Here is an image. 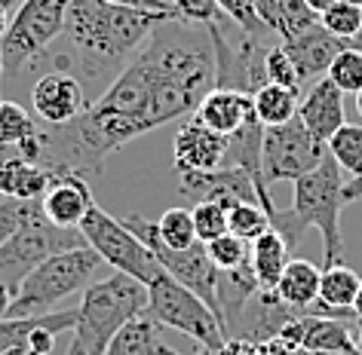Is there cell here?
Masks as SVG:
<instances>
[{"mask_svg": "<svg viewBox=\"0 0 362 355\" xmlns=\"http://www.w3.org/2000/svg\"><path fill=\"white\" fill-rule=\"evenodd\" d=\"M178 19L175 13L139 10V6L107 4V0H71L65 16V37L74 56H59V71L86 80L102 92L123 74L141 47L163 22Z\"/></svg>", "mask_w": 362, "mask_h": 355, "instance_id": "1", "label": "cell"}, {"mask_svg": "<svg viewBox=\"0 0 362 355\" xmlns=\"http://www.w3.org/2000/svg\"><path fill=\"white\" fill-rule=\"evenodd\" d=\"M141 313H148V285L144 282L126 276V272L95 279L80 294L74 340L89 355H105L117 331Z\"/></svg>", "mask_w": 362, "mask_h": 355, "instance_id": "2", "label": "cell"}, {"mask_svg": "<svg viewBox=\"0 0 362 355\" xmlns=\"http://www.w3.org/2000/svg\"><path fill=\"white\" fill-rule=\"evenodd\" d=\"M102 258L98 251H93L89 245L83 248H68L47 258L37 270L16 291L10 313L6 318H34V315H47L59 300H65L71 294H83V291L98 279L102 270Z\"/></svg>", "mask_w": 362, "mask_h": 355, "instance_id": "3", "label": "cell"}, {"mask_svg": "<svg viewBox=\"0 0 362 355\" xmlns=\"http://www.w3.org/2000/svg\"><path fill=\"white\" fill-rule=\"evenodd\" d=\"M344 184L341 166L325 157L313 172L295 181L292 190V212L301 217L304 227H316L322 239V258L325 267L344 263V233H341V208L344 203Z\"/></svg>", "mask_w": 362, "mask_h": 355, "instance_id": "4", "label": "cell"}, {"mask_svg": "<svg viewBox=\"0 0 362 355\" xmlns=\"http://www.w3.org/2000/svg\"><path fill=\"white\" fill-rule=\"evenodd\" d=\"M215 52V86L233 92L255 95L267 83V49L274 47L270 37L249 34L230 19H215L206 25Z\"/></svg>", "mask_w": 362, "mask_h": 355, "instance_id": "5", "label": "cell"}, {"mask_svg": "<svg viewBox=\"0 0 362 355\" xmlns=\"http://www.w3.org/2000/svg\"><path fill=\"white\" fill-rule=\"evenodd\" d=\"M123 224L129 227V230L153 251V258H157L160 267L166 270L175 282H181V285H185L187 291H194V294L200 297L203 303L209 306L215 315H218V322H221L218 267L212 263L206 242L197 239L194 245H187V248H169V245L160 239V227L153 224V221H148V217L129 215V217H123ZM221 327H224V325H221Z\"/></svg>", "mask_w": 362, "mask_h": 355, "instance_id": "6", "label": "cell"}, {"mask_svg": "<svg viewBox=\"0 0 362 355\" xmlns=\"http://www.w3.org/2000/svg\"><path fill=\"white\" fill-rule=\"evenodd\" d=\"M148 315L157 318L163 327L187 334L209 352H218L228 343L218 315L194 291H187L181 282L172 279L166 270L148 285Z\"/></svg>", "mask_w": 362, "mask_h": 355, "instance_id": "7", "label": "cell"}, {"mask_svg": "<svg viewBox=\"0 0 362 355\" xmlns=\"http://www.w3.org/2000/svg\"><path fill=\"white\" fill-rule=\"evenodd\" d=\"M86 239L80 230H65V227L49 224L43 212H37L28 224H22L10 239L0 245V285L10 288L13 297L19 285L40 267L47 258L68 248H83Z\"/></svg>", "mask_w": 362, "mask_h": 355, "instance_id": "8", "label": "cell"}, {"mask_svg": "<svg viewBox=\"0 0 362 355\" xmlns=\"http://www.w3.org/2000/svg\"><path fill=\"white\" fill-rule=\"evenodd\" d=\"M68 4L71 0H25L19 6V13L10 22V31L0 40L4 80L19 77L22 68H28L34 59H40V52L49 49V43L62 37Z\"/></svg>", "mask_w": 362, "mask_h": 355, "instance_id": "9", "label": "cell"}, {"mask_svg": "<svg viewBox=\"0 0 362 355\" xmlns=\"http://www.w3.org/2000/svg\"><path fill=\"white\" fill-rule=\"evenodd\" d=\"M80 233H83L86 245L93 251H98L107 267H114V272H126V276L151 285L153 279L163 272V267L153 258V251L135 236L123 221H117L105 212V208L93 205L89 215L80 221Z\"/></svg>", "mask_w": 362, "mask_h": 355, "instance_id": "10", "label": "cell"}, {"mask_svg": "<svg viewBox=\"0 0 362 355\" xmlns=\"http://www.w3.org/2000/svg\"><path fill=\"white\" fill-rule=\"evenodd\" d=\"M329 157L325 141L301 123V116L288 120L283 126H267L264 129V153H261V166H264L267 184L279 181H298L307 172H313L320 162Z\"/></svg>", "mask_w": 362, "mask_h": 355, "instance_id": "11", "label": "cell"}, {"mask_svg": "<svg viewBox=\"0 0 362 355\" xmlns=\"http://www.w3.org/2000/svg\"><path fill=\"white\" fill-rule=\"evenodd\" d=\"M255 175L237 166H218L209 172H185L178 175V190L191 203H215L230 212L240 203H258Z\"/></svg>", "mask_w": 362, "mask_h": 355, "instance_id": "12", "label": "cell"}, {"mask_svg": "<svg viewBox=\"0 0 362 355\" xmlns=\"http://www.w3.org/2000/svg\"><path fill=\"white\" fill-rule=\"evenodd\" d=\"M298 315H304V313H298V309L283 303L274 288H258L255 294L240 306V313L224 322V337H228V340L267 343V340H276L283 325H288Z\"/></svg>", "mask_w": 362, "mask_h": 355, "instance_id": "13", "label": "cell"}, {"mask_svg": "<svg viewBox=\"0 0 362 355\" xmlns=\"http://www.w3.org/2000/svg\"><path fill=\"white\" fill-rule=\"evenodd\" d=\"M37 203L49 224L65 227V230H80V221L95 205V196L93 184L83 175L68 169H49V184Z\"/></svg>", "mask_w": 362, "mask_h": 355, "instance_id": "14", "label": "cell"}, {"mask_svg": "<svg viewBox=\"0 0 362 355\" xmlns=\"http://www.w3.org/2000/svg\"><path fill=\"white\" fill-rule=\"evenodd\" d=\"M31 104H34V114L47 126H62L83 114L89 102L83 95V83L74 74H68V71H49V74H43L34 83Z\"/></svg>", "mask_w": 362, "mask_h": 355, "instance_id": "15", "label": "cell"}, {"mask_svg": "<svg viewBox=\"0 0 362 355\" xmlns=\"http://www.w3.org/2000/svg\"><path fill=\"white\" fill-rule=\"evenodd\" d=\"M224 153H228V135L206 129L200 120L187 116L178 126L175 141H172V169L178 175H185V172H209L224 166Z\"/></svg>", "mask_w": 362, "mask_h": 355, "instance_id": "16", "label": "cell"}, {"mask_svg": "<svg viewBox=\"0 0 362 355\" xmlns=\"http://www.w3.org/2000/svg\"><path fill=\"white\" fill-rule=\"evenodd\" d=\"M350 47V40H341L329 34L322 28V25H313V28H307L304 34H298V37L286 40L283 49L286 56L292 59V65L298 71V77L304 80H316V77H325L332 68V61L338 52H344Z\"/></svg>", "mask_w": 362, "mask_h": 355, "instance_id": "17", "label": "cell"}, {"mask_svg": "<svg viewBox=\"0 0 362 355\" xmlns=\"http://www.w3.org/2000/svg\"><path fill=\"white\" fill-rule=\"evenodd\" d=\"M298 116L320 141H329L347 123V116H344V92L329 77H320L307 89L301 104H298Z\"/></svg>", "mask_w": 362, "mask_h": 355, "instance_id": "18", "label": "cell"}, {"mask_svg": "<svg viewBox=\"0 0 362 355\" xmlns=\"http://www.w3.org/2000/svg\"><path fill=\"white\" fill-rule=\"evenodd\" d=\"M252 114H255L252 95L215 86L212 92L203 95V102L197 104V111L191 116H194V120H200L206 129H212L218 135H233Z\"/></svg>", "mask_w": 362, "mask_h": 355, "instance_id": "19", "label": "cell"}, {"mask_svg": "<svg viewBox=\"0 0 362 355\" xmlns=\"http://www.w3.org/2000/svg\"><path fill=\"white\" fill-rule=\"evenodd\" d=\"M359 272L344 267V263H334V267H322L320 276V303L325 309V315L332 318H344V322H353L356 313H353V300L359 294Z\"/></svg>", "mask_w": 362, "mask_h": 355, "instance_id": "20", "label": "cell"}, {"mask_svg": "<svg viewBox=\"0 0 362 355\" xmlns=\"http://www.w3.org/2000/svg\"><path fill=\"white\" fill-rule=\"evenodd\" d=\"M258 19L264 22V28L274 37H279V43L292 40L307 28L320 25V16L304 0H258Z\"/></svg>", "mask_w": 362, "mask_h": 355, "instance_id": "21", "label": "cell"}, {"mask_svg": "<svg viewBox=\"0 0 362 355\" xmlns=\"http://www.w3.org/2000/svg\"><path fill=\"white\" fill-rule=\"evenodd\" d=\"M320 276H322V270L316 267V263L295 258V260H288V267L283 276H279L274 291L279 294L283 303H288L304 315H310V309L316 306V300H320Z\"/></svg>", "mask_w": 362, "mask_h": 355, "instance_id": "22", "label": "cell"}, {"mask_svg": "<svg viewBox=\"0 0 362 355\" xmlns=\"http://www.w3.org/2000/svg\"><path fill=\"white\" fill-rule=\"evenodd\" d=\"M160 322L151 318L148 313H141L139 318H132L129 325H123L117 337L107 343L105 355H172L175 349H169L160 337Z\"/></svg>", "mask_w": 362, "mask_h": 355, "instance_id": "23", "label": "cell"}, {"mask_svg": "<svg viewBox=\"0 0 362 355\" xmlns=\"http://www.w3.org/2000/svg\"><path fill=\"white\" fill-rule=\"evenodd\" d=\"M49 184V169H43L40 162H31L25 157H16L0 166V196L4 199H34L43 196V190Z\"/></svg>", "mask_w": 362, "mask_h": 355, "instance_id": "24", "label": "cell"}, {"mask_svg": "<svg viewBox=\"0 0 362 355\" xmlns=\"http://www.w3.org/2000/svg\"><path fill=\"white\" fill-rule=\"evenodd\" d=\"M261 153H264V126H261V120L252 114L237 132L228 135V153H224V166H237V169L252 172L255 178H264Z\"/></svg>", "mask_w": 362, "mask_h": 355, "instance_id": "25", "label": "cell"}, {"mask_svg": "<svg viewBox=\"0 0 362 355\" xmlns=\"http://www.w3.org/2000/svg\"><path fill=\"white\" fill-rule=\"evenodd\" d=\"M356 322V318H353ZM353 322L344 318H332V315H304V343L301 349L310 352H332L341 355L353 349Z\"/></svg>", "mask_w": 362, "mask_h": 355, "instance_id": "26", "label": "cell"}, {"mask_svg": "<svg viewBox=\"0 0 362 355\" xmlns=\"http://www.w3.org/2000/svg\"><path fill=\"white\" fill-rule=\"evenodd\" d=\"M288 242L279 236L276 230H267L264 236H258L255 242H252V251H249V260H252V270H255L258 276V285L261 288H276L279 276L286 272L288 267Z\"/></svg>", "mask_w": 362, "mask_h": 355, "instance_id": "27", "label": "cell"}, {"mask_svg": "<svg viewBox=\"0 0 362 355\" xmlns=\"http://www.w3.org/2000/svg\"><path fill=\"white\" fill-rule=\"evenodd\" d=\"M252 104H255V116L261 120V126H283L288 120L298 116V104H301V92L295 89H286L279 83H264L252 95Z\"/></svg>", "mask_w": 362, "mask_h": 355, "instance_id": "28", "label": "cell"}, {"mask_svg": "<svg viewBox=\"0 0 362 355\" xmlns=\"http://www.w3.org/2000/svg\"><path fill=\"white\" fill-rule=\"evenodd\" d=\"M332 160L347 172L350 178H359L362 175V126L356 123H344L338 132L325 141Z\"/></svg>", "mask_w": 362, "mask_h": 355, "instance_id": "29", "label": "cell"}, {"mask_svg": "<svg viewBox=\"0 0 362 355\" xmlns=\"http://www.w3.org/2000/svg\"><path fill=\"white\" fill-rule=\"evenodd\" d=\"M267 230H270V217L258 203H240L228 212V233L240 236V239L255 242Z\"/></svg>", "mask_w": 362, "mask_h": 355, "instance_id": "30", "label": "cell"}, {"mask_svg": "<svg viewBox=\"0 0 362 355\" xmlns=\"http://www.w3.org/2000/svg\"><path fill=\"white\" fill-rule=\"evenodd\" d=\"M40 126L34 116L16 102H4L0 98V144H22L25 138L37 135Z\"/></svg>", "mask_w": 362, "mask_h": 355, "instance_id": "31", "label": "cell"}, {"mask_svg": "<svg viewBox=\"0 0 362 355\" xmlns=\"http://www.w3.org/2000/svg\"><path fill=\"white\" fill-rule=\"evenodd\" d=\"M160 239L169 248H187L197 242V227H194V212L191 208H169L166 215L157 221Z\"/></svg>", "mask_w": 362, "mask_h": 355, "instance_id": "32", "label": "cell"}, {"mask_svg": "<svg viewBox=\"0 0 362 355\" xmlns=\"http://www.w3.org/2000/svg\"><path fill=\"white\" fill-rule=\"evenodd\" d=\"M320 25L329 34H334V37L353 40L362 31V6L347 4V0H338V4L329 6V10L320 16Z\"/></svg>", "mask_w": 362, "mask_h": 355, "instance_id": "33", "label": "cell"}, {"mask_svg": "<svg viewBox=\"0 0 362 355\" xmlns=\"http://www.w3.org/2000/svg\"><path fill=\"white\" fill-rule=\"evenodd\" d=\"M325 77H329L344 95H347V92L356 95L359 89H362V52L359 49H350V47L344 49V52H338Z\"/></svg>", "mask_w": 362, "mask_h": 355, "instance_id": "34", "label": "cell"}, {"mask_svg": "<svg viewBox=\"0 0 362 355\" xmlns=\"http://www.w3.org/2000/svg\"><path fill=\"white\" fill-rule=\"evenodd\" d=\"M206 248H209V258H212L215 267H218V272L246 263L249 260V251H252L249 242L240 239V236H233V233H224V236H218V239L206 242Z\"/></svg>", "mask_w": 362, "mask_h": 355, "instance_id": "35", "label": "cell"}, {"mask_svg": "<svg viewBox=\"0 0 362 355\" xmlns=\"http://www.w3.org/2000/svg\"><path fill=\"white\" fill-rule=\"evenodd\" d=\"M218 10H221L224 19H230L233 25H240L243 31L270 37V31L264 28V22L258 19V0H218Z\"/></svg>", "mask_w": 362, "mask_h": 355, "instance_id": "36", "label": "cell"}, {"mask_svg": "<svg viewBox=\"0 0 362 355\" xmlns=\"http://www.w3.org/2000/svg\"><path fill=\"white\" fill-rule=\"evenodd\" d=\"M194 227H197V239L212 242L218 236L228 233V212L215 203H197L194 208Z\"/></svg>", "mask_w": 362, "mask_h": 355, "instance_id": "37", "label": "cell"}, {"mask_svg": "<svg viewBox=\"0 0 362 355\" xmlns=\"http://www.w3.org/2000/svg\"><path fill=\"white\" fill-rule=\"evenodd\" d=\"M264 68H267V83H279V86H286V89H295V92H301L304 83H301V77H298L292 59L286 56L283 43H274V47L267 49Z\"/></svg>", "mask_w": 362, "mask_h": 355, "instance_id": "38", "label": "cell"}, {"mask_svg": "<svg viewBox=\"0 0 362 355\" xmlns=\"http://www.w3.org/2000/svg\"><path fill=\"white\" fill-rule=\"evenodd\" d=\"M37 212H40L37 199L34 203H25V199H6V203H0V245L10 239L22 224H28Z\"/></svg>", "mask_w": 362, "mask_h": 355, "instance_id": "39", "label": "cell"}, {"mask_svg": "<svg viewBox=\"0 0 362 355\" xmlns=\"http://www.w3.org/2000/svg\"><path fill=\"white\" fill-rule=\"evenodd\" d=\"M172 6H175L178 19L194 22V25H209L215 19H221L218 0H172Z\"/></svg>", "mask_w": 362, "mask_h": 355, "instance_id": "40", "label": "cell"}, {"mask_svg": "<svg viewBox=\"0 0 362 355\" xmlns=\"http://www.w3.org/2000/svg\"><path fill=\"white\" fill-rule=\"evenodd\" d=\"M107 4H123V6H139V10H157V13H175L169 0H107ZM178 16V13H175Z\"/></svg>", "mask_w": 362, "mask_h": 355, "instance_id": "41", "label": "cell"}, {"mask_svg": "<svg viewBox=\"0 0 362 355\" xmlns=\"http://www.w3.org/2000/svg\"><path fill=\"white\" fill-rule=\"evenodd\" d=\"M215 355H261L258 343H249V340H228Z\"/></svg>", "mask_w": 362, "mask_h": 355, "instance_id": "42", "label": "cell"}, {"mask_svg": "<svg viewBox=\"0 0 362 355\" xmlns=\"http://www.w3.org/2000/svg\"><path fill=\"white\" fill-rule=\"evenodd\" d=\"M356 199H362V175L347 178V184H344V203H356Z\"/></svg>", "mask_w": 362, "mask_h": 355, "instance_id": "43", "label": "cell"}, {"mask_svg": "<svg viewBox=\"0 0 362 355\" xmlns=\"http://www.w3.org/2000/svg\"><path fill=\"white\" fill-rule=\"evenodd\" d=\"M10 6H13V0H0V40H4V34L10 31V22H13Z\"/></svg>", "mask_w": 362, "mask_h": 355, "instance_id": "44", "label": "cell"}, {"mask_svg": "<svg viewBox=\"0 0 362 355\" xmlns=\"http://www.w3.org/2000/svg\"><path fill=\"white\" fill-rule=\"evenodd\" d=\"M10 303H13V291L0 285V318H6V313H10Z\"/></svg>", "mask_w": 362, "mask_h": 355, "instance_id": "45", "label": "cell"}, {"mask_svg": "<svg viewBox=\"0 0 362 355\" xmlns=\"http://www.w3.org/2000/svg\"><path fill=\"white\" fill-rule=\"evenodd\" d=\"M304 4L310 6V10H313L316 16H322L325 10H329V6H334V4H338V0H304Z\"/></svg>", "mask_w": 362, "mask_h": 355, "instance_id": "46", "label": "cell"}, {"mask_svg": "<svg viewBox=\"0 0 362 355\" xmlns=\"http://www.w3.org/2000/svg\"><path fill=\"white\" fill-rule=\"evenodd\" d=\"M353 343H356V349L362 352V318L353 322Z\"/></svg>", "mask_w": 362, "mask_h": 355, "instance_id": "47", "label": "cell"}, {"mask_svg": "<svg viewBox=\"0 0 362 355\" xmlns=\"http://www.w3.org/2000/svg\"><path fill=\"white\" fill-rule=\"evenodd\" d=\"M65 355H89L86 349H83V346H80L77 340H71V346H68V352Z\"/></svg>", "mask_w": 362, "mask_h": 355, "instance_id": "48", "label": "cell"}, {"mask_svg": "<svg viewBox=\"0 0 362 355\" xmlns=\"http://www.w3.org/2000/svg\"><path fill=\"white\" fill-rule=\"evenodd\" d=\"M353 313H356V318H362V285H359L356 300H353Z\"/></svg>", "mask_w": 362, "mask_h": 355, "instance_id": "49", "label": "cell"}, {"mask_svg": "<svg viewBox=\"0 0 362 355\" xmlns=\"http://www.w3.org/2000/svg\"><path fill=\"white\" fill-rule=\"evenodd\" d=\"M350 49H359V52H362V31H359V34H356V37H353V40H350Z\"/></svg>", "mask_w": 362, "mask_h": 355, "instance_id": "50", "label": "cell"}, {"mask_svg": "<svg viewBox=\"0 0 362 355\" xmlns=\"http://www.w3.org/2000/svg\"><path fill=\"white\" fill-rule=\"evenodd\" d=\"M356 114L362 116V89H359V92H356Z\"/></svg>", "mask_w": 362, "mask_h": 355, "instance_id": "51", "label": "cell"}, {"mask_svg": "<svg viewBox=\"0 0 362 355\" xmlns=\"http://www.w3.org/2000/svg\"><path fill=\"white\" fill-rule=\"evenodd\" d=\"M172 355H181V352H172ZM194 355H215V352H209V349H200V352H194Z\"/></svg>", "mask_w": 362, "mask_h": 355, "instance_id": "52", "label": "cell"}, {"mask_svg": "<svg viewBox=\"0 0 362 355\" xmlns=\"http://www.w3.org/2000/svg\"><path fill=\"white\" fill-rule=\"evenodd\" d=\"M0 83H4V52H0Z\"/></svg>", "mask_w": 362, "mask_h": 355, "instance_id": "53", "label": "cell"}, {"mask_svg": "<svg viewBox=\"0 0 362 355\" xmlns=\"http://www.w3.org/2000/svg\"><path fill=\"white\" fill-rule=\"evenodd\" d=\"M341 355H362V352L356 349V346H353V349H347V352H341Z\"/></svg>", "mask_w": 362, "mask_h": 355, "instance_id": "54", "label": "cell"}, {"mask_svg": "<svg viewBox=\"0 0 362 355\" xmlns=\"http://www.w3.org/2000/svg\"><path fill=\"white\" fill-rule=\"evenodd\" d=\"M347 4H356V6H362V0H347Z\"/></svg>", "mask_w": 362, "mask_h": 355, "instance_id": "55", "label": "cell"}]
</instances>
